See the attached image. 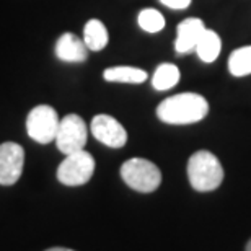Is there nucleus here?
Instances as JSON below:
<instances>
[{"label": "nucleus", "mask_w": 251, "mask_h": 251, "mask_svg": "<svg viewBox=\"0 0 251 251\" xmlns=\"http://www.w3.org/2000/svg\"><path fill=\"white\" fill-rule=\"evenodd\" d=\"M207 100L198 93L173 95V97L163 100L157 108V116L160 121L175 126L199 123L207 116Z\"/></svg>", "instance_id": "f257e3e1"}, {"label": "nucleus", "mask_w": 251, "mask_h": 251, "mask_svg": "<svg viewBox=\"0 0 251 251\" xmlns=\"http://www.w3.org/2000/svg\"><path fill=\"white\" fill-rule=\"evenodd\" d=\"M139 26L147 33H158L165 28L163 15L155 8H145L139 13Z\"/></svg>", "instance_id": "dca6fc26"}, {"label": "nucleus", "mask_w": 251, "mask_h": 251, "mask_svg": "<svg viewBox=\"0 0 251 251\" xmlns=\"http://www.w3.org/2000/svg\"><path fill=\"white\" fill-rule=\"evenodd\" d=\"M179 69L175 64H162L158 65L152 77V85L158 92H165V90L173 88L175 85L179 82Z\"/></svg>", "instance_id": "4468645a"}, {"label": "nucleus", "mask_w": 251, "mask_h": 251, "mask_svg": "<svg viewBox=\"0 0 251 251\" xmlns=\"http://www.w3.org/2000/svg\"><path fill=\"white\" fill-rule=\"evenodd\" d=\"M189 183L199 193L217 189L224 181V168L219 158L207 150H199L191 155L188 162Z\"/></svg>", "instance_id": "f03ea898"}, {"label": "nucleus", "mask_w": 251, "mask_h": 251, "mask_svg": "<svg viewBox=\"0 0 251 251\" xmlns=\"http://www.w3.org/2000/svg\"><path fill=\"white\" fill-rule=\"evenodd\" d=\"M247 251H251V240L247 243Z\"/></svg>", "instance_id": "6ab92c4d"}, {"label": "nucleus", "mask_w": 251, "mask_h": 251, "mask_svg": "<svg viewBox=\"0 0 251 251\" xmlns=\"http://www.w3.org/2000/svg\"><path fill=\"white\" fill-rule=\"evenodd\" d=\"M88 137L87 124L78 114H67L59 123V129L56 134V145L64 155H70L74 152L85 149Z\"/></svg>", "instance_id": "423d86ee"}, {"label": "nucleus", "mask_w": 251, "mask_h": 251, "mask_svg": "<svg viewBox=\"0 0 251 251\" xmlns=\"http://www.w3.org/2000/svg\"><path fill=\"white\" fill-rule=\"evenodd\" d=\"M95 173V158L87 150L65 155L57 168V179L65 186H82L92 179Z\"/></svg>", "instance_id": "20e7f679"}, {"label": "nucleus", "mask_w": 251, "mask_h": 251, "mask_svg": "<svg viewBox=\"0 0 251 251\" xmlns=\"http://www.w3.org/2000/svg\"><path fill=\"white\" fill-rule=\"evenodd\" d=\"M82 39H83V43L87 44L88 51L98 52L108 46L109 34H108V29L103 25V22L93 18V20H88L87 25H85Z\"/></svg>", "instance_id": "9b49d317"}, {"label": "nucleus", "mask_w": 251, "mask_h": 251, "mask_svg": "<svg viewBox=\"0 0 251 251\" xmlns=\"http://www.w3.org/2000/svg\"><path fill=\"white\" fill-rule=\"evenodd\" d=\"M46 251H74V250H70V248H61V247H56V248H49Z\"/></svg>", "instance_id": "a211bd4d"}, {"label": "nucleus", "mask_w": 251, "mask_h": 251, "mask_svg": "<svg viewBox=\"0 0 251 251\" xmlns=\"http://www.w3.org/2000/svg\"><path fill=\"white\" fill-rule=\"evenodd\" d=\"M160 2L172 10H184L191 5V0H160Z\"/></svg>", "instance_id": "f3484780"}, {"label": "nucleus", "mask_w": 251, "mask_h": 251, "mask_svg": "<svg viewBox=\"0 0 251 251\" xmlns=\"http://www.w3.org/2000/svg\"><path fill=\"white\" fill-rule=\"evenodd\" d=\"M59 118L57 111L49 104H39L29 111L26 118V132L34 142L38 144H51L56 140V134L59 129Z\"/></svg>", "instance_id": "39448f33"}, {"label": "nucleus", "mask_w": 251, "mask_h": 251, "mask_svg": "<svg viewBox=\"0 0 251 251\" xmlns=\"http://www.w3.org/2000/svg\"><path fill=\"white\" fill-rule=\"evenodd\" d=\"M25 165V150L17 142L0 145V184L12 186L20 179Z\"/></svg>", "instance_id": "0eeeda50"}, {"label": "nucleus", "mask_w": 251, "mask_h": 251, "mask_svg": "<svg viewBox=\"0 0 251 251\" xmlns=\"http://www.w3.org/2000/svg\"><path fill=\"white\" fill-rule=\"evenodd\" d=\"M93 137L111 149H121L127 142V132L123 124L109 114H98L92 121Z\"/></svg>", "instance_id": "6e6552de"}, {"label": "nucleus", "mask_w": 251, "mask_h": 251, "mask_svg": "<svg viewBox=\"0 0 251 251\" xmlns=\"http://www.w3.org/2000/svg\"><path fill=\"white\" fill-rule=\"evenodd\" d=\"M147 72L137 67H111L103 72V78L106 82H118V83H142L147 80Z\"/></svg>", "instance_id": "ddd939ff"}, {"label": "nucleus", "mask_w": 251, "mask_h": 251, "mask_svg": "<svg viewBox=\"0 0 251 251\" xmlns=\"http://www.w3.org/2000/svg\"><path fill=\"white\" fill-rule=\"evenodd\" d=\"M204 31L205 26L201 18H186L184 22L179 23L176 41H175V49H176L178 56L194 52Z\"/></svg>", "instance_id": "1a4fd4ad"}, {"label": "nucleus", "mask_w": 251, "mask_h": 251, "mask_svg": "<svg viewBox=\"0 0 251 251\" xmlns=\"http://www.w3.org/2000/svg\"><path fill=\"white\" fill-rule=\"evenodd\" d=\"M121 178L137 193H153L162 183V172L155 163L145 158H130L123 163Z\"/></svg>", "instance_id": "7ed1b4c3"}, {"label": "nucleus", "mask_w": 251, "mask_h": 251, "mask_svg": "<svg viewBox=\"0 0 251 251\" xmlns=\"http://www.w3.org/2000/svg\"><path fill=\"white\" fill-rule=\"evenodd\" d=\"M228 70L233 77H245L251 74V46L238 48L230 54Z\"/></svg>", "instance_id": "2eb2a0df"}, {"label": "nucleus", "mask_w": 251, "mask_h": 251, "mask_svg": "<svg viewBox=\"0 0 251 251\" xmlns=\"http://www.w3.org/2000/svg\"><path fill=\"white\" fill-rule=\"evenodd\" d=\"M220 49H222V43H220V38L219 34L212 31V29H207L202 33L201 36L198 46H196V52H198L199 59L202 62H214L215 59L219 57L220 54Z\"/></svg>", "instance_id": "f8f14e48"}, {"label": "nucleus", "mask_w": 251, "mask_h": 251, "mask_svg": "<svg viewBox=\"0 0 251 251\" xmlns=\"http://www.w3.org/2000/svg\"><path fill=\"white\" fill-rule=\"evenodd\" d=\"M56 56L59 61L69 64H82L88 59V48L82 38L74 33H64L56 43Z\"/></svg>", "instance_id": "9d476101"}]
</instances>
